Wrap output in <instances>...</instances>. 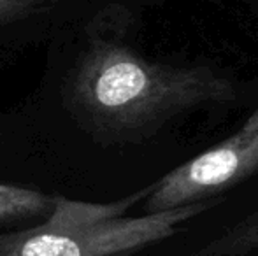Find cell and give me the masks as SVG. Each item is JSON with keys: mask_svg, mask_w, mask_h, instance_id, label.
Wrapping results in <instances>:
<instances>
[{"mask_svg": "<svg viewBox=\"0 0 258 256\" xmlns=\"http://www.w3.org/2000/svg\"><path fill=\"white\" fill-rule=\"evenodd\" d=\"M132 30L125 2L97 0L44 48L41 77L16 106L30 140L34 188L102 202L116 161L184 109L232 99V84L209 68L144 56Z\"/></svg>", "mask_w": 258, "mask_h": 256, "instance_id": "6da1fadb", "label": "cell"}, {"mask_svg": "<svg viewBox=\"0 0 258 256\" xmlns=\"http://www.w3.org/2000/svg\"><path fill=\"white\" fill-rule=\"evenodd\" d=\"M151 185L111 202L63 198L46 223L18 232H0V256H132L172 237L181 223L213 202L141 216H125L144 200Z\"/></svg>", "mask_w": 258, "mask_h": 256, "instance_id": "7a4b0ae2", "label": "cell"}, {"mask_svg": "<svg viewBox=\"0 0 258 256\" xmlns=\"http://www.w3.org/2000/svg\"><path fill=\"white\" fill-rule=\"evenodd\" d=\"M258 170V111L232 137L151 185L144 212L204 202Z\"/></svg>", "mask_w": 258, "mask_h": 256, "instance_id": "3957f363", "label": "cell"}, {"mask_svg": "<svg viewBox=\"0 0 258 256\" xmlns=\"http://www.w3.org/2000/svg\"><path fill=\"white\" fill-rule=\"evenodd\" d=\"M97 0H0V68L46 48Z\"/></svg>", "mask_w": 258, "mask_h": 256, "instance_id": "277c9868", "label": "cell"}, {"mask_svg": "<svg viewBox=\"0 0 258 256\" xmlns=\"http://www.w3.org/2000/svg\"><path fill=\"white\" fill-rule=\"evenodd\" d=\"M63 195L0 181V232H18L46 223L60 209Z\"/></svg>", "mask_w": 258, "mask_h": 256, "instance_id": "5b68a950", "label": "cell"}, {"mask_svg": "<svg viewBox=\"0 0 258 256\" xmlns=\"http://www.w3.org/2000/svg\"><path fill=\"white\" fill-rule=\"evenodd\" d=\"M0 181L34 188L30 140L16 107L0 111Z\"/></svg>", "mask_w": 258, "mask_h": 256, "instance_id": "8992f818", "label": "cell"}, {"mask_svg": "<svg viewBox=\"0 0 258 256\" xmlns=\"http://www.w3.org/2000/svg\"><path fill=\"white\" fill-rule=\"evenodd\" d=\"M258 249V211L211 240L195 256H241Z\"/></svg>", "mask_w": 258, "mask_h": 256, "instance_id": "52a82bcc", "label": "cell"}]
</instances>
